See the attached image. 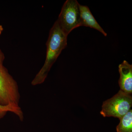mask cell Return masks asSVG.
I'll return each instance as SVG.
<instances>
[{"instance_id": "obj_3", "label": "cell", "mask_w": 132, "mask_h": 132, "mask_svg": "<svg viewBox=\"0 0 132 132\" xmlns=\"http://www.w3.org/2000/svg\"><path fill=\"white\" fill-rule=\"evenodd\" d=\"M131 95L120 90L111 98L103 102L100 114L104 117H113L120 119L131 109Z\"/></svg>"}, {"instance_id": "obj_4", "label": "cell", "mask_w": 132, "mask_h": 132, "mask_svg": "<svg viewBox=\"0 0 132 132\" xmlns=\"http://www.w3.org/2000/svg\"><path fill=\"white\" fill-rule=\"evenodd\" d=\"M79 4L76 0H67L62 8L57 21L67 35L74 29L81 26Z\"/></svg>"}, {"instance_id": "obj_5", "label": "cell", "mask_w": 132, "mask_h": 132, "mask_svg": "<svg viewBox=\"0 0 132 132\" xmlns=\"http://www.w3.org/2000/svg\"><path fill=\"white\" fill-rule=\"evenodd\" d=\"M120 77L119 84L120 90L125 93L131 95L132 93V65L124 60L119 66Z\"/></svg>"}, {"instance_id": "obj_1", "label": "cell", "mask_w": 132, "mask_h": 132, "mask_svg": "<svg viewBox=\"0 0 132 132\" xmlns=\"http://www.w3.org/2000/svg\"><path fill=\"white\" fill-rule=\"evenodd\" d=\"M67 36L62 30L56 21L50 31L46 42V54L45 63L32 81L31 85L37 86L45 81L52 66L62 51L67 47Z\"/></svg>"}, {"instance_id": "obj_2", "label": "cell", "mask_w": 132, "mask_h": 132, "mask_svg": "<svg viewBox=\"0 0 132 132\" xmlns=\"http://www.w3.org/2000/svg\"><path fill=\"white\" fill-rule=\"evenodd\" d=\"M5 57L0 49V104L20 108V94L15 80L3 65Z\"/></svg>"}, {"instance_id": "obj_6", "label": "cell", "mask_w": 132, "mask_h": 132, "mask_svg": "<svg viewBox=\"0 0 132 132\" xmlns=\"http://www.w3.org/2000/svg\"><path fill=\"white\" fill-rule=\"evenodd\" d=\"M79 9L81 26L89 27L94 29L101 32L105 36H106L107 35V34L95 19L88 7L79 4Z\"/></svg>"}, {"instance_id": "obj_8", "label": "cell", "mask_w": 132, "mask_h": 132, "mask_svg": "<svg viewBox=\"0 0 132 132\" xmlns=\"http://www.w3.org/2000/svg\"><path fill=\"white\" fill-rule=\"evenodd\" d=\"M9 112L16 115L21 121L24 120V113L21 108L15 107L10 105H2L0 104V119L4 118L7 113Z\"/></svg>"}, {"instance_id": "obj_9", "label": "cell", "mask_w": 132, "mask_h": 132, "mask_svg": "<svg viewBox=\"0 0 132 132\" xmlns=\"http://www.w3.org/2000/svg\"><path fill=\"white\" fill-rule=\"evenodd\" d=\"M3 30V27L1 25H0V35L2 33V32Z\"/></svg>"}, {"instance_id": "obj_7", "label": "cell", "mask_w": 132, "mask_h": 132, "mask_svg": "<svg viewBox=\"0 0 132 132\" xmlns=\"http://www.w3.org/2000/svg\"><path fill=\"white\" fill-rule=\"evenodd\" d=\"M116 128L117 132H132V110L130 111L121 118Z\"/></svg>"}]
</instances>
